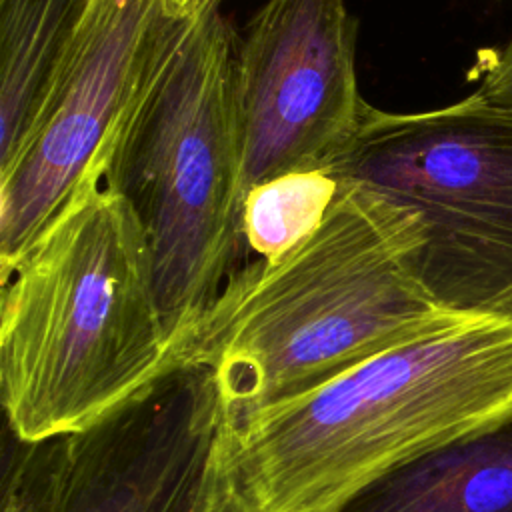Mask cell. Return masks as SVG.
<instances>
[{"label": "cell", "instance_id": "obj_1", "mask_svg": "<svg viewBox=\"0 0 512 512\" xmlns=\"http://www.w3.org/2000/svg\"><path fill=\"white\" fill-rule=\"evenodd\" d=\"M340 182L320 226L288 254L232 270L176 350L178 364L212 372L226 418L310 392L456 314L418 276L416 216Z\"/></svg>", "mask_w": 512, "mask_h": 512}, {"label": "cell", "instance_id": "obj_2", "mask_svg": "<svg viewBox=\"0 0 512 512\" xmlns=\"http://www.w3.org/2000/svg\"><path fill=\"white\" fill-rule=\"evenodd\" d=\"M512 412V316L456 312L334 380L226 418L242 512H340L392 470Z\"/></svg>", "mask_w": 512, "mask_h": 512}, {"label": "cell", "instance_id": "obj_3", "mask_svg": "<svg viewBox=\"0 0 512 512\" xmlns=\"http://www.w3.org/2000/svg\"><path fill=\"white\" fill-rule=\"evenodd\" d=\"M0 280L2 406L22 442L84 430L178 366L144 232L102 166Z\"/></svg>", "mask_w": 512, "mask_h": 512}, {"label": "cell", "instance_id": "obj_4", "mask_svg": "<svg viewBox=\"0 0 512 512\" xmlns=\"http://www.w3.org/2000/svg\"><path fill=\"white\" fill-rule=\"evenodd\" d=\"M234 50L220 4L198 14L102 162L144 232L174 350L218 298L242 240Z\"/></svg>", "mask_w": 512, "mask_h": 512}, {"label": "cell", "instance_id": "obj_5", "mask_svg": "<svg viewBox=\"0 0 512 512\" xmlns=\"http://www.w3.org/2000/svg\"><path fill=\"white\" fill-rule=\"evenodd\" d=\"M330 174L416 216L418 276L442 308L512 316V110L476 92L422 112L370 106Z\"/></svg>", "mask_w": 512, "mask_h": 512}, {"label": "cell", "instance_id": "obj_6", "mask_svg": "<svg viewBox=\"0 0 512 512\" xmlns=\"http://www.w3.org/2000/svg\"><path fill=\"white\" fill-rule=\"evenodd\" d=\"M192 20L168 0H84L18 148L0 162V268L100 168Z\"/></svg>", "mask_w": 512, "mask_h": 512}, {"label": "cell", "instance_id": "obj_7", "mask_svg": "<svg viewBox=\"0 0 512 512\" xmlns=\"http://www.w3.org/2000/svg\"><path fill=\"white\" fill-rule=\"evenodd\" d=\"M224 420L212 372L178 364L84 430H6L0 512H190Z\"/></svg>", "mask_w": 512, "mask_h": 512}, {"label": "cell", "instance_id": "obj_8", "mask_svg": "<svg viewBox=\"0 0 512 512\" xmlns=\"http://www.w3.org/2000/svg\"><path fill=\"white\" fill-rule=\"evenodd\" d=\"M244 194L292 172H330L370 110L346 0H266L234 50Z\"/></svg>", "mask_w": 512, "mask_h": 512}, {"label": "cell", "instance_id": "obj_9", "mask_svg": "<svg viewBox=\"0 0 512 512\" xmlns=\"http://www.w3.org/2000/svg\"><path fill=\"white\" fill-rule=\"evenodd\" d=\"M340 512H512V412L378 478Z\"/></svg>", "mask_w": 512, "mask_h": 512}, {"label": "cell", "instance_id": "obj_10", "mask_svg": "<svg viewBox=\"0 0 512 512\" xmlns=\"http://www.w3.org/2000/svg\"><path fill=\"white\" fill-rule=\"evenodd\" d=\"M84 0H0V162L18 148Z\"/></svg>", "mask_w": 512, "mask_h": 512}, {"label": "cell", "instance_id": "obj_11", "mask_svg": "<svg viewBox=\"0 0 512 512\" xmlns=\"http://www.w3.org/2000/svg\"><path fill=\"white\" fill-rule=\"evenodd\" d=\"M342 182L330 172H292L252 186L242 202V240L258 260L300 246L324 220Z\"/></svg>", "mask_w": 512, "mask_h": 512}, {"label": "cell", "instance_id": "obj_12", "mask_svg": "<svg viewBox=\"0 0 512 512\" xmlns=\"http://www.w3.org/2000/svg\"><path fill=\"white\" fill-rule=\"evenodd\" d=\"M476 94L484 100L512 110V36L498 50L480 56Z\"/></svg>", "mask_w": 512, "mask_h": 512}, {"label": "cell", "instance_id": "obj_13", "mask_svg": "<svg viewBox=\"0 0 512 512\" xmlns=\"http://www.w3.org/2000/svg\"><path fill=\"white\" fill-rule=\"evenodd\" d=\"M190 512H242V508L236 502V496H234L228 472L224 468V462L220 458L218 442H216L214 452H212L208 474L204 478L200 494H198Z\"/></svg>", "mask_w": 512, "mask_h": 512}, {"label": "cell", "instance_id": "obj_14", "mask_svg": "<svg viewBox=\"0 0 512 512\" xmlns=\"http://www.w3.org/2000/svg\"><path fill=\"white\" fill-rule=\"evenodd\" d=\"M168 2L172 4V8L176 12H180L182 16H188V18H196L206 8L220 4V0H168Z\"/></svg>", "mask_w": 512, "mask_h": 512}]
</instances>
